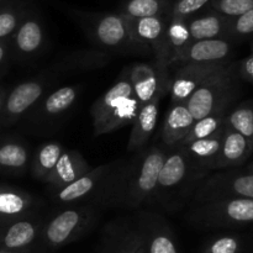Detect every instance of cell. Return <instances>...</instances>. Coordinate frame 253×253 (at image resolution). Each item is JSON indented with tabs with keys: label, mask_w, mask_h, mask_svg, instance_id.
Masks as SVG:
<instances>
[{
	"label": "cell",
	"mask_w": 253,
	"mask_h": 253,
	"mask_svg": "<svg viewBox=\"0 0 253 253\" xmlns=\"http://www.w3.org/2000/svg\"><path fill=\"white\" fill-rule=\"evenodd\" d=\"M166 153V146H146L128 160L118 161L93 207L132 210L152 204Z\"/></svg>",
	"instance_id": "cell-1"
},
{
	"label": "cell",
	"mask_w": 253,
	"mask_h": 253,
	"mask_svg": "<svg viewBox=\"0 0 253 253\" xmlns=\"http://www.w3.org/2000/svg\"><path fill=\"white\" fill-rule=\"evenodd\" d=\"M208 175L193 165L182 146L167 147L152 204L158 203L168 210L178 209L188 198H193L197 187Z\"/></svg>",
	"instance_id": "cell-2"
},
{
	"label": "cell",
	"mask_w": 253,
	"mask_h": 253,
	"mask_svg": "<svg viewBox=\"0 0 253 253\" xmlns=\"http://www.w3.org/2000/svg\"><path fill=\"white\" fill-rule=\"evenodd\" d=\"M91 41L106 52H143L147 47L133 36L131 21L119 12H76Z\"/></svg>",
	"instance_id": "cell-3"
},
{
	"label": "cell",
	"mask_w": 253,
	"mask_h": 253,
	"mask_svg": "<svg viewBox=\"0 0 253 253\" xmlns=\"http://www.w3.org/2000/svg\"><path fill=\"white\" fill-rule=\"evenodd\" d=\"M236 63L230 62L203 82L185 101L195 121L224 108H231L240 93Z\"/></svg>",
	"instance_id": "cell-4"
},
{
	"label": "cell",
	"mask_w": 253,
	"mask_h": 253,
	"mask_svg": "<svg viewBox=\"0 0 253 253\" xmlns=\"http://www.w3.org/2000/svg\"><path fill=\"white\" fill-rule=\"evenodd\" d=\"M95 207L89 204L67 208L43 222L41 241L43 249L56 251L81 239L95 221Z\"/></svg>",
	"instance_id": "cell-5"
},
{
	"label": "cell",
	"mask_w": 253,
	"mask_h": 253,
	"mask_svg": "<svg viewBox=\"0 0 253 253\" xmlns=\"http://www.w3.org/2000/svg\"><path fill=\"white\" fill-rule=\"evenodd\" d=\"M189 220L202 227H244L253 225V200L216 199L199 203L192 209Z\"/></svg>",
	"instance_id": "cell-6"
},
{
	"label": "cell",
	"mask_w": 253,
	"mask_h": 253,
	"mask_svg": "<svg viewBox=\"0 0 253 253\" xmlns=\"http://www.w3.org/2000/svg\"><path fill=\"white\" fill-rule=\"evenodd\" d=\"M226 198L253 200V162L208 175L193 194L197 204Z\"/></svg>",
	"instance_id": "cell-7"
},
{
	"label": "cell",
	"mask_w": 253,
	"mask_h": 253,
	"mask_svg": "<svg viewBox=\"0 0 253 253\" xmlns=\"http://www.w3.org/2000/svg\"><path fill=\"white\" fill-rule=\"evenodd\" d=\"M128 78L140 108L155 99H163L169 93L170 76L168 67L160 62L137 63L127 67Z\"/></svg>",
	"instance_id": "cell-8"
},
{
	"label": "cell",
	"mask_w": 253,
	"mask_h": 253,
	"mask_svg": "<svg viewBox=\"0 0 253 253\" xmlns=\"http://www.w3.org/2000/svg\"><path fill=\"white\" fill-rule=\"evenodd\" d=\"M116 163L118 161H114V162L91 168L89 172L74 180L73 183L61 189L54 190L53 199L62 204L83 203V204L93 205L94 200L103 189L104 184L115 168Z\"/></svg>",
	"instance_id": "cell-9"
},
{
	"label": "cell",
	"mask_w": 253,
	"mask_h": 253,
	"mask_svg": "<svg viewBox=\"0 0 253 253\" xmlns=\"http://www.w3.org/2000/svg\"><path fill=\"white\" fill-rule=\"evenodd\" d=\"M46 42V31L41 19L34 12H27L10 39V51L17 61H29L43 51Z\"/></svg>",
	"instance_id": "cell-10"
},
{
	"label": "cell",
	"mask_w": 253,
	"mask_h": 253,
	"mask_svg": "<svg viewBox=\"0 0 253 253\" xmlns=\"http://www.w3.org/2000/svg\"><path fill=\"white\" fill-rule=\"evenodd\" d=\"M46 84L41 79H30L17 84L6 94L0 111V126L16 123L32 106L42 99Z\"/></svg>",
	"instance_id": "cell-11"
},
{
	"label": "cell",
	"mask_w": 253,
	"mask_h": 253,
	"mask_svg": "<svg viewBox=\"0 0 253 253\" xmlns=\"http://www.w3.org/2000/svg\"><path fill=\"white\" fill-rule=\"evenodd\" d=\"M43 221L37 216L0 224V250L2 251H27L41 236Z\"/></svg>",
	"instance_id": "cell-12"
},
{
	"label": "cell",
	"mask_w": 253,
	"mask_h": 253,
	"mask_svg": "<svg viewBox=\"0 0 253 253\" xmlns=\"http://www.w3.org/2000/svg\"><path fill=\"white\" fill-rule=\"evenodd\" d=\"M230 63V62H229ZM224 64H183L170 77V104H185L193 91Z\"/></svg>",
	"instance_id": "cell-13"
},
{
	"label": "cell",
	"mask_w": 253,
	"mask_h": 253,
	"mask_svg": "<svg viewBox=\"0 0 253 253\" xmlns=\"http://www.w3.org/2000/svg\"><path fill=\"white\" fill-rule=\"evenodd\" d=\"M145 242L146 253H179L175 236L165 217L142 212L136 219Z\"/></svg>",
	"instance_id": "cell-14"
},
{
	"label": "cell",
	"mask_w": 253,
	"mask_h": 253,
	"mask_svg": "<svg viewBox=\"0 0 253 253\" xmlns=\"http://www.w3.org/2000/svg\"><path fill=\"white\" fill-rule=\"evenodd\" d=\"M130 21L135 39L141 44L152 49L156 62H160V63L168 67V17L152 16L137 20H130Z\"/></svg>",
	"instance_id": "cell-15"
},
{
	"label": "cell",
	"mask_w": 253,
	"mask_h": 253,
	"mask_svg": "<svg viewBox=\"0 0 253 253\" xmlns=\"http://www.w3.org/2000/svg\"><path fill=\"white\" fill-rule=\"evenodd\" d=\"M234 42L225 39L192 41L175 64H224L231 62Z\"/></svg>",
	"instance_id": "cell-16"
},
{
	"label": "cell",
	"mask_w": 253,
	"mask_h": 253,
	"mask_svg": "<svg viewBox=\"0 0 253 253\" xmlns=\"http://www.w3.org/2000/svg\"><path fill=\"white\" fill-rule=\"evenodd\" d=\"M253 155L252 143L225 124L221 147L215 163V170L232 169L244 166Z\"/></svg>",
	"instance_id": "cell-17"
},
{
	"label": "cell",
	"mask_w": 253,
	"mask_h": 253,
	"mask_svg": "<svg viewBox=\"0 0 253 253\" xmlns=\"http://www.w3.org/2000/svg\"><path fill=\"white\" fill-rule=\"evenodd\" d=\"M35 208V199L29 192L0 184V224L32 216Z\"/></svg>",
	"instance_id": "cell-18"
},
{
	"label": "cell",
	"mask_w": 253,
	"mask_h": 253,
	"mask_svg": "<svg viewBox=\"0 0 253 253\" xmlns=\"http://www.w3.org/2000/svg\"><path fill=\"white\" fill-rule=\"evenodd\" d=\"M85 158L76 150L63 151L58 162L44 182L53 190L61 189L71 184L91 169Z\"/></svg>",
	"instance_id": "cell-19"
},
{
	"label": "cell",
	"mask_w": 253,
	"mask_h": 253,
	"mask_svg": "<svg viewBox=\"0 0 253 253\" xmlns=\"http://www.w3.org/2000/svg\"><path fill=\"white\" fill-rule=\"evenodd\" d=\"M161 100L162 99H155L138 109L127 141L128 152H137L147 146L157 127Z\"/></svg>",
	"instance_id": "cell-20"
},
{
	"label": "cell",
	"mask_w": 253,
	"mask_h": 253,
	"mask_svg": "<svg viewBox=\"0 0 253 253\" xmlns=\"http://www.w3.org/2000/svg\"><path fill=\"white\" fill-rule=\"evenodd\" d=\"M195 120L185 104H170L161 128V140L163 146L172 147L179 145L188 136Z\"/></svg>",
	"instance_id": "cell-21"
},
{
	"label": "cell",
	"mask_w": 253,
	"mask_h": 253,
	"mask_svg": "<svg viewBox=\"0 0 253 253\" xmlns=\"http://www.w3.org/2000/svg\"><path fill=\"white\" fill-rule=\"evenodd\" d=\"M133 220H114L106 225L98 245V253H132Z\"/></svg>",
	"instance_id": "cell-22"
},
{
	"label": "cell",
	"mask_w": 253,
	"mask_h": 253,
	"mask_svg": "<svg viewBox=\"0 0 253 253\" xmlns=\"http://www.w3.org/2000/svg\"><path fill=\"white\" fill-rule=\"evenodd\" d=\"M133 94L132 85H131L130 78H128L127 68L121 72L118 82L111 85L108 91L103 94L99 99L94 101L91 105L90 114L93 119V126L98 125L103 119H105L111 111L115 110L121 103L128 99Z\"/></svg>",
	"instance_id": "cell-23"
},
{
	"label": "cell",
	"mask_w": 253,
	"mask_h": 253,
	"mask_svg": "<svg viewBox=\"0 0 253 253\" xmlns=\"http://www.w3.org/2000/svg\"><path fill=\"white\" fill-rule=\"evenodd\" d=\"M231 19L217 12L210 11L200 15H194L187 20L192 41H203V40H226L227 30Z\"/></svg>",
	"instance_id": "cell-24"
},
{
	"label": "cell",
	"mask_w": 253,
	"mask_h": 253,
	"mask_svg": "<svg viewBox=\"0 0 253 253\" xmlns=\"http://www.w3.org/2000/svg\"><path fill=\"white\" fill-rule=\"evenodd\" d=\"M222 135H224V130L210 137L195 140L180 146L184 148L193 165L209 174L210 170H215V163H216L220 147H221Z\"/></svg>",
	"instance_id": "cell-25"
},
{
	"label": "cell",
	"mask_w": 253,
	"mask_h": 253,
	"mask_svg": "<svg viewBox=\"0 0 253 253\" xmlns=\"http://www.w3.org/2000/svg\"><path fill=\"white\" fill-rule=\"evenodd\" d=\"M138 109H140V104H138L136 96H130L124 103H121L115 110L111 111L105 119H103L98 125L93 126L94 136L111 133L128 124H132L137 115Z\"/></svg>",
	"instance_id": "cell-26"
},
{
	"label": "cell",
	"mask_w": 253,
	"mask_h": 253,
	"mask_svg": "<svg viewBox=\"0 0 253 253\" xmlns=\"http://www.w3.org/2000/svg\"><path fill=\"white\" fill-rule=\"evenodd\" d=\"M29 150L16 140L0 141V173L21 174L29 165Z\"/></svg>",
	"instance_id": "cell-27"
},
{
	"label": "cell",
	"mask_w": 253,
	"mask_h": 253,
	"mask_svg": "<svg viewBox=\"0 0 253 253\" xmlns=\"http://www.w3.org/2000/svg\"><path fill=\"white\" fill-rule=\"evenodd\" d=\"M79 88L66 85L49 94L40 106V114L44 120H53L69 110L78 99Z\"/></svg>",
	"instance_id": "cell-28"
},
{
	"label": "cell",
	"mask_w": 253,
	"mask_h": 253,
	"mask_svg": "<svg viewBox=\"0 0 253 253\" xmlns=\"http://www.w3.org/2000/svg\"><path fill=\"white\" fill-rule=\"evenodd\" d=\"M173 0H124L119 14L128 20L143 19L152 16L168 17Z\"/></svg>",
	"instance_id": "cell-29"
},
{
	"label": "cell",
	"mask_w": 253,
	"mask_h": 253,
	"mask_svg": "<svg viewBox=\"0 0 253 253\" xmlns=\"http://www.w3.org/2000/svg\"><path fill=\"white\" fill-rule=\"evenodd\" d=\"M192 43L189 30L185 20L168 19L167 25V49L168 67L178 62L179 57Z\"/></svg>",
	"instance_id": "cell-30"
},
{
	"label": "cell",
	"mask_w": 253,
	"mask_h": 253,
	"mask_svg": "<svg viewBox=\"0 0 253 253\" xmlns=\"http://www.w3.org/2000/svg\"><path fill=\"white\" fill-rule=\"evenodd\" d=\"M110 61V53L103 49H86L76 51L67 54L61 61V67L64 71H78V69H98L106 66Z\"/></svg>",
	"instance_id": "cell-31"
},
{
	"label": "cell",
	"mask_w": 253,
	"mask_h": 253,
	"mask_svg": "<svg viewBox=\"0 0 253 253\" xmlns=\"http://www.w3.org/2000/svg\"><path fill=\"white\" fill-rule=\"evenodd\" d=\"M63 153V147L58 142L43 143L34 156L31 163L32 177L39 180H46L49 173L58 162L59 157Z\"/></svg>",
	"instance_id": "cell-32"
},
{
	"label": "cell",
	"mask_w": 253,
	"mask_h": 253,
	"mask_svg": "<svg viewBox=\"0 0 253 253\" xmlns=\"http://www.w3.org/2000/svg\"><path fill=\"white\" fill-rule=\"evenodd\" d=\"M229 111L230 108L220 109V110L215 111V113L195 121L193 127L190 128L188 136L179 145H185V143L192 142V141L210 137V136L224 130L225 121H226V116L229 114Z\"/></svg>",
	"instance_id": "cell-33"
},
{
	"label": "cell",
	"mask_w": 253,
	"mask_h": 253,
	"mask_svg": "<svg viewBox=\"0 0 253 253\" xmlns=\"http://www.w3.org/2000/svg\"><path fill=\"white\" fill-rule=\"evenodd\" d=\"M26 14L27 10L16 5L0 7V41H10Z\"/></svg>",
	"instance_id": "cell-34"
},
{
	"label": "cell",
	"mask_w": 253,
	"mask_h": 253,
	"mask_svg": "<svg viewBox=\"0 0 253 253\" xmlns=\"http://www.w3.org/2000/svg\"><path fill=\"white\" fill-rule=\"evenodd\" d=\"M212 0H173L170 5L168 19H190L203 9H207Z\"/></svg>",
	"instance_id": "cell-35"
},
{
	"label": "cell",
	"mask_w": 253,
	"mask_h": 253,
	"mask_svg": "<svg viewBox=\"0 0 253 253\" xmlns=\"http://www.w3.org/2000/svg\"><path fill=\"white\" fill-rule=\"evenodd\" d=\"M207 9L234 19L253 9V0H212Z\"/></svg>",
	"instance_id": "cell-36"
},
{
	"label": "cell",
	"mask_w": 253,
	"mask_h": 253,
	"mask_svg": "<svg viewBox=\"0 0 253 253\" xmlns=\"http://www.w3.org/2000/svg\"><path fill=\"white\" fill-rule=\"evenodd\" d=\"M253 36V9L231 19L226 40L231 42L242 41Z\"/></svg>",
	"instance_id": "cell-37"
},
{
	"label": "cell",
	"mask_w": 253,
	"mask_h": 253,
	"mask_svg": "<svg viewBox=\"0 0 253 253\" xmlns=\"http://www.w3.org/2000/svg\"><path fill=\"white\" fill-rule=\"evenodd\" d=\"M242 242L235 235H221L208 241L203 247L202 253H240Z\"/></svg>",
	"instance_id": "cell-38"
},
{
	"label": "cell",
	"mask_w": 253,
	"mask_h": 253,
	"mask_svg": "<svg viewBox=\"0 0 253 253\" xmlns=\"http://www.w3.org/2000/svg\"><path fill=\"white\" fill-rule=\"evenodd\" d=\"M236 73L240 81L253 84V40L251 41L250 53L242 61L236 62Z\"/></svg>",
	"instance_id": "cell-39"
},
{
	"label": "cell",
	"mask_w": 253,
	"mask_h": 253,
	"mask_svg": "<svg viewBox=\"0 0 253 253\" xmlns=\"http://www.w3.org/2000/svg\"><path fill=\"white\" fill-rule=\"evenodd\" d=\"M132 253H146L145 242H143L142 234L135 220V231H133V250Z\"/></svg>",
	"instance_id": "cell-40"
},
{
	"label": "cell",
	"mask_w": 253,
	"mask_h": 253,
	"mask_svg": "<svg viewBox=\"0 0 253 253\" xmlns=\"http://www.w3.org/2000/svg\"><path fill=\"white\" fill-rule=\"evenodd\" d=\"M9 53H10L9 41H0V67L2 66V63H4L5 61H6Z\"/></svg>",
	"instance_id": "cell-41"
},
{
	"label": "cell",
	"mask_w": 253,
	"mask_h": 253,
	"mask_svg": "<svg viewBox=\"0 0 253 253\" xmlns=\"http://www.w3.org/2000/svg\"><path fill=\"white\" fill-rule=\"evenodd\" d=\"M6 90L4 88L0 86V111H1L2 105H4V100H5V96H6Z\"/></svg>",
	"instance_id": "cell-42"
},
{
	"label": "cell",
	"mask_w": 253,
	"mask_h": 253,
	"mask_svg": "<svg viewBox=\"0 0 253 253\" xmlns=\"http://www.w3.org/2000/svg\"><path fill=\"white\" fill-rule=\"evenodd\" d=\"M0 253H31V250H27V251H2L0 250Z\"/></svg>",
	"instance_id": "cell-43"
},
{
	"label": "cell",
	"mask_w": 253,
	"mask_h": 253,
	"mask_svg": "<svg viewBox=\"0 0 253 253\" xmlns=\"http://www.w3.org/2000/svg\"><path fill=\"white\" fill-rule=\"evenodd\" d=\"M6 1H7V0H0V7L5 6V5H6L5 2H6Z\"/></svg>",
	"instance_id": "cell-44"
},
{
	"label": "cell",
	"mask_w": 253,
	"mask_h": 253,
	"mask_svg": "<svg viewBox=\"0 0 253 253\" xmlns=\"http://www.w3.org/2000/svg\"><path fill=\"white\" fill-rule=\"evenodd\" d=\"M252 146H253V136H252Z\"/></svg>",
	"instance_id": "cell-45"
}]
</instances>
